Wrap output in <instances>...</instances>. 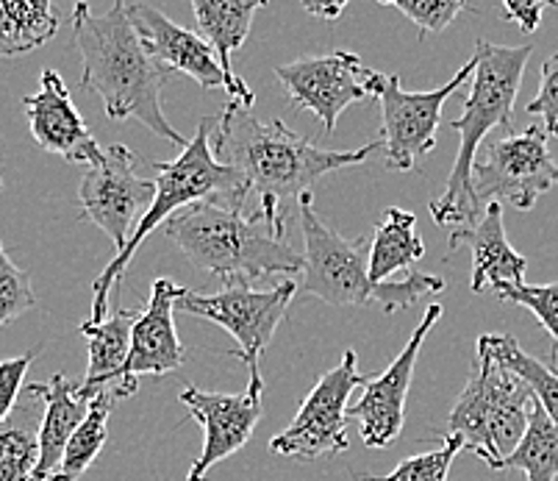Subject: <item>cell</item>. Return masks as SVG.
Returning <instances> with one entry per match:
<instances>
[{"mask_svg": "<svg viewBox=\"0 0 558 481\" xmlns=\"http://www.w3.org/2000/svg\"><path fill=\"white\" fill-rule=\"evenodd\" d=\"M125 12L156 62L165 64L170 73L190 75L203 89L222 87L228 93V75L222 73L215 48L201 34L186 32L148 3H125Z\"/></svg>", "mask_w": 558, "mask_h": 481, "instance_id": "17", "label": "cell"}, {"mask_svg": "<svg viewBox=\"0 0 558 481\" xmlns=\"http://www.w3.org/2000/svg\"><path fill=\"white\" fill-rule=\"evenodd\" d=\"M547 7H550V3H536V0H520V3H514V0H509V3H504V12L509 14V20H514V23L520 25L522 32L534 34L536 28H539L542 12H545Z\"/></svg>", "mask_w": 558, "mask_h": 481, "instance_id": "35", "label": "cell"}, {"mask_svg": "<svg viewBox=\"0 0 558 481\" xmlns=\"http://www.w3.org/2000/svg\"><path fill=\"white\" fill-rule=\"evenodd\" d=\"M37 353L39 348H32L23 357H12L0 362V420L7 418L14 409V404H17L20 393L25 387V373H28L32 362L37 359Z\"/></svg>", "mask_w": 558, "mask_h": 481, "instance_id": "34", "label": "cell"}, {"mask_svg": "<svg viewBox=\"0 0 558 481\" xmlns=\"http://www.w3.org/2000/svg\"><path fill=\"white\" fill-rule=\"evenodd\" d=\"M312 192L298 201L303 235V273L298 296L319 298L328 306H364L378 303L384 312L414 306L420 298L445 290V278L411 273L400 281L369 278V242L364 237L337 235L312 204Z\"/></svg>", "mask_w": 558, "mask_h": 481, "instance_id": "6", "label": "cell"}, {"mask_svg": "<svg viewBox=\"0 0 558 481\" xmlns=\"http://www.w3.org/2000/svg\"><path fill=\"white\" fill-rule=\"evenodd\" d=\"M59 25V9L48 0H0V56L43 48L56 37Z\"/></svg>", "mask_w": 558, "mask_h": 481, "instance_id": "25", "label": "cell"}, {"mask_svg": "<svg viewBox=\"0 0 558 481\" xmlns=\"http://www.w3.org/2000/svg\"><path fill=\"white\" fill-rule=\"evenodd\" d=\"M73 37L84 62L81 89L104 100L106 118L136 120L181 151L190 145L161 111V89L172 73L148 53L125 3L117 0L104 14H93L86 3H78L73 12Z\"/></svg>", "mask_w": 558, "mask_h": 481, "instance_id": "2", "label": "cell"}, {"mask_svg": "<svg viewBox=\"0 0 558 481\" xmlns=\"http://www.w3.org/2000/svg\"><path fill=\"white\" fill-rule=\"evenodd\" d=\"M303 9L314 17H323L326 23H337L344 12V0L342 3H303Z\"/></svg>", "mask_w": 558, "mask_h": 481, "instance_id": "36", "label": "cell"}, {"mask_svg": "<svg viewBox=\"0 0 558 481\" xmlns=\"http://www.w3.org/2000/svg\"><path fill=\"white\" fill-rule=\"evenodd\" d=\"M500 470H522L527 481L558 479V429L536 398L531 404L525 434Z\"/></svg>", "mask_w": 558, "mask_h": 481, "instance_id": "26", "label": "cell"}, {"mask_svg": "<svg viewBox=\"0 0 558 481\" xmlns=\"http://www.w3.org/2000/svg\"><path fill=\"white\" fill-rule=\"evenodd\" d=\"M497 298L514 306H525L553 337V362H558V281L550 285H517L495 290Z\"/></svg>", "mask_w": 558, "mask_h": 481, "instance_id": "30", "label": "cell"}, {"mask_svg": "<svg viewBox=\"0 0 558 481\" xmlns=\"http://www.w3.org/2000/svg\"><path fill=\"white\" fill-rule=\"evenodd\" d=\"M475 73V56L453 79L439 89L409 93L400 84V75L380 73L375 98L380 100V145L384 167L395 173H409L420 159L436 148V131L442 125L445 100L464 87Z\"/></svg>", "mask_w": 558, "mask_h": 481, "instance_id": "9", "label": "cell"}, {"mask_svg": "<svg viewBox=\"0 0 558 481\" xmlns=\"http://www.w3.org/2000/svg\"><path fill=\"white\" fill-rule=\"evenodd\" d=\"M531 53H534V45L509 48V45H495L484 37L475 39V73L464 98V115L448 123L450 129L459 131V159L450 170L442 195L428 204L436 226L450 229V235L470 229L484 215L473 195L475 154L489 131L511 134L514 100Z\"/></svg>", "mask_w": 558, "mask_h": 481, "instance_id": "3", "label": "cell"}, {"mask_svg": "<svg viewBox=\"0 0 558 481\" xmlns=\"http://www.w3.org/2000/svg\"><path fill=\"white\" fill-rule=\"evenodd\" d=\"M45 398V418L39 429V465L34 470V481H50L62 465L70 440L84 423L89 412V401L78 395V384L64 373H56L48 384H39Z\"/></svg>", "mask_w": 558, "mask_h": 481, "instance_id": "22", "label": "cell"}, {"mask_svg": "<svg viewBox=\"0 0 558 481\" xmlns=\"http://www.w3.org/2000/svg\"><path fill=\"white\" fill-rule=\"evenodd\" d=\"M211 131L215 120L203 118L197 125L195 136L190 140L179 159L154 161L156 170V197L150 209L140 217L129 245L117 253L114 260L106 265V270L95 278V298H93V317L89 323H100L109 317V296L114 285L125 276L131 256L136 248L148 240L159 226H165L172 215L190 209L195 204H215L226 206L233 212H247L251 201V187L236 170L220 165L211 151Z\"/></svg>", "mask_w": 558, "mask_h": 481, "instance_id": "5", "label": "cell"}, {"mask_svg": "<svg viewBox=\"0 0 558 481\" xmlns=\"http://www.w3.org/2000/svg\"><path fill=\"white\" fill-rule=\"evenodd\" d=\"M211 151L220 165L231 167L247 181L251 195L258 197V215L272 229L287 235L281 204L301 201L323 176L333 170L364 165L369 156L384 151V145L375 140L356 151H326L287 129L281 120L262 123L251 106L228 100L215 125Z\"/></svg>", "mask_w": 558, "mask_h": 481, "instance_id": "1", "label": "cell"}, {"mask_svg": "<svg viewBox=\"0 0 558 481\" xmlns=\"http://www.w3.org/2000/svg\"><path fill=\"white\" fill-rule=\"evenodd\" d=\"M117 398L109 393H100L98 398L89 401V412H86L84 423H81L78 432L70 440L62 465H59V470H56L50 481H78L86 470L93 468V462L104 450L106 437H109V414Z\"/></svg>", "mask_w": 558, "mask_h": 481, "instance_id": "28", "label": "cell"}, {"mask_svg": "<svg viewBox=\"0 0 558 481\" xmlns=\"http://www.w3.org/2000/svg\"><path fill=\"white\" fill-rule=\"evenodd\" d=\"M425 242L417 235V217L400 206H389L380 223L375 226V237L369 242V278L389 281L398 270H409L423 260Z\"/></svg>", "mask_w": 558, "mask_h": 481, "instance_id": "24", "label": "cell"}, {"mask_svg": "<svg viewBox=\"0 0 558 481\" xmlns=\"http://www.w3.org/2000/svg\"><path fill=\"white\" fill-rule=\"evenodd\" d=\"M25 118L28 129L37 140L39 148L48 154L62 156L68 161H81V165H98L104 159V148L86 129L81 111L75 109L70 89L64 87L62 75L53 68H45L39 75V93L25 95Z\"/></svg>", "mask_w": 558, "mask_h": 481, "instance_id": "16", "label": "cell"}, {"mask_svg": "<svg viewBox=\"0 0 558 481\" xmlns=\"http://www.w3.org/2000/svg\"><path fill=\"white\" fill-rule=\"evenodd\" d=\"M442 312L445 309L439 303H434L425 312L420 326L411 332L403 351L392 359L387 371L364 384L362 398L348 409V418L359 420V432H362V440L367 448H387L403 432L405 395H409L411 376H414V368H417L420 348H423L425 337L434 332Z\"/></svg>", "mask_w": 558, "mask_h": 481, "instance_id": "15", "label": "cell"}, {"mask_svg": "<svg viewBox=\"0 0 558 481\" xmlns=\"http://www.w3.org/2000/svg\"><path fill=\"white\" fill-rule=\"evenodd\" d=\"M140 315V309H117L100 323H81V334L89 342L86 376L84 382H78V395L84 401H93L100 393H109L117 401H123L136 393L140 384L129 382L125 364L131 357V334Z\"/></svg>", "mask_w": 558, "mask_h": 481, "instance_id": "19", "label": "cell"}, {"mask_svg": "<svg viewBox=\"0 0 558 481\" xmlns=\"http://www.w3.org/2000/svg\"><path fill=\"white\" fill-rule=\"evenodd\" d=\"M531 404V387L478 342V359L450 412L448 434L459 437L464 450L484 459L492 470H500L525 434Z\"/></svg>", "mask_w": 558, "mask_h": 481, "instance_id": "7", "label": "cell"}, {"mask_svg": "<svg viewBox=\"0 0 558 481\" xmlns=\"http://www.w3.org/2000/svg\"><path fill=\"white\" fill-rule=\"evenodd\" d=\"M34 306L37 298L32 290V276L9 260L7 248L0 242V326H9Z\"/></svg>", "mask_w": 558, "mask_h": 481, "instance_id": "31", "label": "cell"}, {"mask_svg": "<svg viewBox=\"0 0 558 481\" xmlns=\"http://www.w3.org/2000/svg\"><path fill=\"white\" fill-rule=\"evenodd\" d=\"M470 245L473 251V281L470 290L475 296L500 287L525 285L527 260L511 248L504 226V206L489 204L481 220L464 231H453L448 240V253Z\"/></svg>", "mask_w": 558, "mask_h": 481, "instance_id": "20", "label": "cell"}, {"mask_svg": "<svg viewBox=\"0 0 558 481\" xmlns=\"http://www.w3.org/2000/svg\"><path fill=\"white\" fill-rule=\"evenodd\" d=\"M556 184L558 165L542 125L500 136L489 145L486 159L473 167V195L481 212L489 204L514 206L520 212L534 209L536 201Z\"/></svg>", "mask_w": 558, "mask_h": 481, "instance_id": "10", "label": "cell"}, {"mask_svg": "<svg viewBox=\"0 0 558 481\" xmlns=\"http://www.w3.org/2000/svg\"><path fill=\"white\" fill-rule=\"evenodd\" d=\"M525 111L539 115L542 129L547 131V136H558V53H553L542 64L539 93L525 106Z\"/></svg>", "mask_w": 558, "mask_h": 481, "instance_id": "33", "label": "cell"}, {"mask_svg": "<svg viewBox=\"0 0 558 481\" xmlns=\"http://www.w3.org/2000/svg\"><path fill=\"white\" fill-rule=\"evenodd\" d=\"M0 187H3V181H0Z\"/></svg>", "mask_w": 558, "mask_h": 481, "instance_id": "37", "label": "cell"}, {"mask_svg": "<svg viewBox=\"0 0 558 481\" xmlns=\"http://www.w3.org/2000/svg\"><path fill=\"white\" fill-rule=\"evenodd\" d=\"M264 382H251L242 395L203 393L186 384L179 401L203 429V450L190 468L186 481H203L217 462L242 450L262 420Z\"/></svg>", "mask_w": 558, "mask_h": 481, "instance_id": "14", "label": "cell"}, {"mask_svg": "<svg viewBox=\"0 0 558 481\" xmlns=\"http://www.w3.org/2000/svg\"><path fill=\"white\" fill-rule=\"evenodd\" d=\"M258 9H264V0H253V3H240V0H192V12H195L201 37L215 48L222 73L228 75V95H231V100L251 106V109L256 106V95H253V89L247 87L240 75L233 73L231 56L233 50L242 48V43L251 34L253 14Z\"/></svg>", "mask_w": 558, "mask_h": 481, "instance_id": "21", "label": "cell"}, {"mask_svg": "<svg viewBox=\"0 0 558 481\" xmlns=\"http://www.w3.org/2000/svg\"><path fill=\"white\" fill-rule=\"evenodd\" d=\"M276 79L281 81L289 106L312 111L323 123L326 136H333L339 118L350 104L375 98L380 73L350 50H333L326 56H301L295 62L278 64Z\"/></svg>", "mask_w": 558, "mask_h": 481, "instance_id": "12", "label": "cell"}, {"mask_svg": "<svg viewBox=\"0 0 558 481\" xmlns=\"http://www.w3.org/2000/svg\"><path fill=\"white\" fill-rule=\"evenodd\" d=\"M165 235L197 270L222 278V285H251L256 278L298 276L303 251L287 242L258 212H233L195 204L165 223Z\"/></svg>", "mask_w": 558, "mask_h": 481, "instance_id": "4", "label": "cell"}, {"mask_svg": "<svg viewBox=\"0 0 558 481\" xmlns=\"http://www.w3.org/2000/svg\"><path fill=\"white\" fill-rule=\"evenodd\" d=\"M181 287L170 278H156L150 301L131 334V357L125 364L129 382L140 384L142 376H167L184 364L186 351L175 328V301Z\"/></svg>", "mask_w": 558, "mask_h": 481, "instance_id": "18", "label": "cell"}, {"mask_svg": "<svg viewBox=\"0 0 558 481\" xmlns=\"http://www.w3.org/2000/svg\"><path fill=\"white\" fill-rule=\"evenodd\" d=\"M295 296L298 281H292V278L278 281L272 290H253L251 285H226L211 296L181 287L175 312H186V315L201 317V321L217 323L228 334H233L240 348L231 357L245 362L251 382H262L258 362H262L278 323L283 321Z\"/></svg>", "mask_w": 558, "mask_h": 481, "instance_id": "8", "label": "cell"}, {"mask_svg": "<svg viewBox=\"0 0 558 481\" xmlns=\"http://www.w3.org/2000/svg\"><path fill=\"white\" fill-rule=\"evenodd\" d=\"M380 3L398 9L403 17L417 25L420 39H425L428 34L445 32L461 12H473L475 9L464 0H380Z\"/></svg>", "mask_w": 558, "mask_h": 481, "instance_id": "32", "label": "cell"}, {"mask_svg": "<svg viewBox=\"0 0 558 481\" xmlns=\"http://www.w3.org/2000/svg\"><path fill=\"white\" fill-rule=\"evenodd\" d=\"M459 450H464L459 437L445 434L442 448L425 450L417 457H409L387 476H356V481H448L450 468Z\"/></svg>", "mask_w": 558, "mask_h": 481, "instance_id": "29", "label": "cell"}, {"mask_svg": "<svg viewBox=\"0 0 558 481\" xmlns=\"http://www.w3.org/2000/svg\"><path fill=\"white\" fill-rule=\"evenodd\" d=\"M45 398L39 384H25L12 412L0 420V481H34Z\"/></svg>", "mask_w": 558, "mask_h": 481, "instance_id": "23", "label": "cell"}, {"mask_svg": "<svg viewBox=\"0 0 558 481\" xmlns=\"http://www.w3.org/2000/svg\"><path fill=\"white\" fill-rule=\"evenodd\" d=\"M478 342H484L509 371H514L517 376L531 387L534 398L542 404L547 418H550L558 429V368L539 362L536 357L522 351L520 342H517L514 337H509V334H484Z\"/></svg>", "mask_w": 558, "mask_h": 481, "instance_id": "27", "label": "cell"}, {"mask_svg": "<svg viewBox=\"0 0 558 481\" xmlns=\"http://www.w3.org/2000/svg\"><path fill=\"white\" fill-rule=\"evenodd\" d=\"M134 165V151L109 145L104 159L86 170L78 187L81 215L111 237L117 253L129 245L140 215L150 209L156 197V181L140 179Z\"/></svg>", "mask_w": 558, "mask_h": 481, "instance_id": "13", "label": "cell"}, {"mask_svg": "<svg viewBox=\"0 0 558 481\" xmlns=\"http://www.w3.org/2000/svg\"><path fill=\"white\" fill-rule=\"evenodd\" d=\"M369 378L359 371L356 351L344 353L342 362L319 376L306 401L298 409L295 420L281 434L270 440L272 454L314 462L319 457H333L348 450V401L353 389L364 387Z\"/></svg>", "mask_w": 558, "mask_h": 481, "instance_id": "11", "label": "cell"}]
</instances>
